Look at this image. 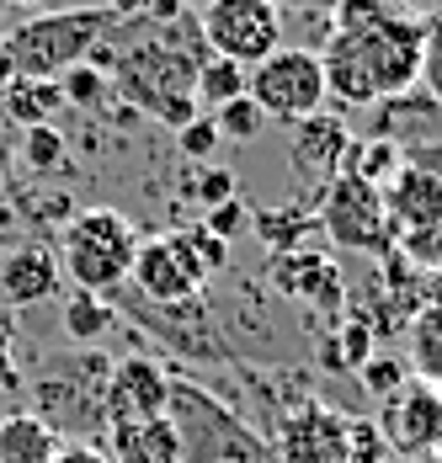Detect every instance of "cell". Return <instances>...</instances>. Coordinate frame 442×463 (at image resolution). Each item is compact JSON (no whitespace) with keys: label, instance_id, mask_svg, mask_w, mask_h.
<instances>
[{"label":"cell","instance_id":"1","mask_svg":"<svg viewBox=\"0 0 442 463\" xmlns=\"http://www.w3.org/2000/svg\"><path fill=\"white\" fill-rule=\"evenodd\" d=\"M421 33L427 22L395 5L373 27H357V33L331 27V38L320 43L325 96H336L341 107H379L389 96H405L421 80Z\"/></svg>","mask_w":442,"mask_h":463},{"label":"cell","instance_id":"2","mask_svg":"<svg viewBox=\"0 0 442 463\" xmlns=\"http://www.w3.org/2000/svg\"><path fill=\"white\" fill-rule=\"evenodd\" d=\"M123 16L112 5H64V11H38L27 22H16L5 38V59H11V75L22 80H59L64 70L86 64L91 48L101 43Z\"/></svg>","mask_w":442,"mask_h":463},{"label":"cell","instance_id":"3","mask_svg":"<svg viewBox=\"0 0 442 463\" xmlns=\"http://www.w3.org/2000/svg\"><path fill=\"white\" fill-rule=\"evenodd\" d=\"M139 240L133 219H123L118 208H81L64 219L59 230V272L75 282L81 293L96 298H112L118 288H129L133 256H139Z\"/></svg>","mask_w":442,"mask_h":463},{"label":"cell","instance_id":"4","mask_svg":"<svg viewBox=\"0 0 442 463\" xmlns=\"http://www.w3.org/2000/svg\"><path fill=\"white\" fill-rule=\"evenodd\" d=\"M166 420L181 442V463H272V442L251 431L229 405H219L208 389L171 378Z\"/></svg>","mask_w":442,"mask_h":463},{"label":"cell","instance_id":"5","mask_svg":"<svg viewBox=\"0 0 442 463\" xmlns=\"http://www.w3.org/2000/svg\"><path fill=\"white\" fill-rule=\"evenodd\" d=\"M245 96L262 107L266 123H304L314 112H325V64H320V48H299L283 43L272 48L262 64L245 70Z\"/></svg>","mask_w":442,"mask_h":463},{"label":"cell","instance_id":"6","mask_svg":"<svg viewBox=\"0 0 442 463\" xmlns=\"http://www.w3.org/2000/svg\"><path fill=\"white\" fill-rule=\"evenodd\" d=\"M197 38L214 59L251 70L272 48H283V11L272 0H203Z\"/></svg>","mask_w":442,"mask_h":463},{"label":"cell","instance_id":"7","mask_svg":"<svg viewBox=\"0 0 442 463\" xmlns=\"http://www.w3.org/2000/svg\"><path fill=\"white\" fill-rule=\"evenodd\" d=\"M320 230L341 250H362V256H389L395 250V224H389V208H384V186L362 182L352 171L320 192Z\"/></svg>","mask_w":442,"mask_h":463},{"label":"cell","instance_id":"8","mask_svg":"<svg viewBox=\"0 0 442 463\" xmlns=\"http://www.w3.org/2000/svg\"><path fill=\"white\" fill-rule=\"evenodd\" d=\"M129 288L139 298H149V304H187V298H197V293L208 288V272H203V261L192 256L187 234L171 230V234L139 240Z\"/></svg>","mask_w":442,"mask_h":463},{"label":"cell","instance_id":"9","mask_svg":"<svg viewBox=\"0 0 442 463\" xmlns=\"http://www.w3.org/2000/svg\"><path fill=\"white\" fill-rule=\"evenodd\" d=\"M352 144L357 139H352V128H347V118H336V112H314V118H304V123L288 128V160H293L299 182L320 197L336 176H347V155H352Z\"/></svg>","mask_w":442,"mask_h":463},{"label":"cell","instance_id":"10","mask_svg":"<svg viewBox=\"0 0 442 463\" xmlns=\"http://www.w3.org/2000/svg\"><path fill=\"white\" fill-rule=\"evenodd\" d=\"M347 431H352V420L336 416L320 400H310V405H299L283 420L272 458L277 463H347Z\"/></svg>","mask_w":442,"mask_h":463},{"label":"cell","instance_id":"11","mask_svg":"<svg viewBox=\"0 0 442 463\" xmlns=\"http://www.w3.org/2000/svg\"><path fill=\"white\" fill-rule=\"evenodd\" d=\"M166 394H171V373L149 357H129L107 373L101 389V426L118 420H144V416H166Z\"/></svg>","mask_w":442,"mask_h":463},{"label":"cell","instance_id":"12","mask_svg":"<svg viewBox=\"0 0 442 463\" xmlns=\"http://www.w3.org/2000/svg\"><path fill=\"white\" fill-rule=\"evenodd\" d=\"M384 405L389 411L379 420V431H384V442L395 453H427V448L442 442V394L437 389H427V383H410L405 389L399 383Z\"/></svg>","mask_w":442,"mask_h":463},{"label":"cell","instance_id":"13","mask_svg":"<svg viewBox=\"0 0 442 463\" xmlns=\"http://www.w3.org/2000/svg\"><path fill=\"white\" fill-rule=\"evenodd\" d=\"M59 256H53V245L43 240H16L5 256H0V298L11 304V309H33V304H48L53 293H59Z\"/></svg>","mask_w":442,"mask_h":463},{"label":"cell","instance_id":"14","mask_svg":"<svg viewBox=\"0 0 442 463\" xmlns=\"http://www.w3.org/2000/svg\"><path fill=\"white\" fill-rule=\"evenodd\" d=\"M384 208H389V224L395 234H421L442 224V171H427V165H410L399 160V171L384 182Z\"/></svg>","mask_w":442,"mask_h":463},{"label":"cell","instance_id":"15","mask_svg":"<svg viewBox=\"0 0 442 463\" xmlns=\"http://www.w3.org/2000/svg\"><path fill=\"white\" fill-rule=\"evenodd\" d=\"M107 458L112 463H181V442L166 416L118 420V426H107Z\"/></svg>","mask_w":442,"mask_h":463},{"label":"cell","instance_id":"16","mask_svg":"<svg viewBox=\"0 0 442 463\" xmlns=\"http://www.w3.org/2000/svg\"><path fill=\"white\" fill-rule=\"evenodd\" d=\"M59 448H64L59 426L43 420L38 411H11V416H0V463H53Z\"/></svg>","mask_w":442,"mask_h":463},{"label":"cell","instance_id":"17","mask_svg":"<svg viewBox=\"0 0 442 463\" xmlns=\"http://www.w3.org/2000/svg\"><path fill=\"white\" fill-rule=\"evenodd\" d=\"M59 107H64L59 80H22V75H11V80L0 86V112H5L11 123H22V128H43V123H53Z\"/></svg>","mask_w":442,"mask_h":463},{"label":"cell","instance_id":"18","mask_svg":"<svg viewBox=\"0 0 442 463\" xmlns=\"http://www.w3.org/2000/svg\"><path fill=\"white\" fill-rule=\"evenodd\" d=\"M410 373H416V383L442 394V298L410 315Z\"/></svg>","mask_w":442,"mask_h":463},{"label":"cell","instance_id":"19","mask_svg":"<svg viewBox=\"0 0 442 463\" xmlns=\"http://www.w3.org/2000/svg\"><path fill=\"white\" fill-rule=\"evenodd\" d=\"M235 96H245V70L240 64H229V59H203V70H197V86H192V101H197V112H219L229 107Z\"/></svg>","mask_w":442,"mask_h":463},{"label":"cell","instance_id":"20","mask_svg":"<svg viewBox=\"0 0 442 463\" xmlns=\"http://www.w3.org/2000/svg\"><path fill=\"white\" fill-rule=\"evenodd\" d=\"M107 325H112V304L107 298H96V293H70V304H64V335L70 341H81V346H91V341H101L107 335Z\"/></svg>","mask_w":442,"mask_h":463},{"label":"cell","instance_id":"21","mask_svg":"<svg viewBox=\"0 0 442 463\" xmlns=\"http://www.w3.org/2000/svg\"><path fill=\"white\" fill-rule=\"evenodd\" d=\"M22 165L33 171V176H53V171H64V134L43 123V128H22Z\"/></svg>","mask_w":442,"mask_h":463},{"label":"cell","instance_id":"22","mask_svg":"<svg viewBox=\"0 0 442 463\" xmlns=\"http://www.w3.org/2000/svg\"><path fill=\"white\" fill-rule=\"evenodd\" d=\"M112 91V80L96 70V64H75V70H64L59 75V96H64V107H81V112H96L101 101Z\"/></svg>","mask_w":442,"mask_h":463},{"label":"cell","instance_id":"23","mask_svg":"<svg viewBox=\"0 0 442 463\" xmlns=\"http://www.w3.org/2000/svg\"><path fill=\"white\" fill-rule=\"evenodd\" d=\"M251 224L262 230V240L272 245V250H293V245H299V234H314V219L304 213V208H283V213H256Z\"/></svg>","mask_w":442,"mask_h":463},{"label":"cell","instance_id":"24","mask_svg":"<svg viewBox=\"0 0 442 463\" xmlns=\"http://www.w3.org/2000/svg\"><path fill=\"white\" fill-rule=\"evenodd\" d=\"M214 123H219V139H235V144H251L266 128L262 107H256L251 96H235L229 107H219V112H214Z\"/></svg>","mask_w":442,"mask_h":463},{"label":"cell","instance_id":"25","mask_svg":"<svg viewBox=\"0 0 442 463\" xmlns=\"http://www.w3.org/2000/svg\"><path fill=\"white\" fill-rule=\"evenodd\" d=\"M421 86L442 107V11L427 16V33H421Z\"/></svg>","mask_w":442,"mask_h":463},{"label":"cell","instance_id":"26","mask_svg":"<svg viewBox=\"0 0 442 463\" xmlns=\"http://www.w3.org/2000/svg\"><path fill=\"white\" fill-rule=\"evenodd\" d=\"M379 16H389V0H336V5H331V27H336V33L373 27Z\"/></svg>","mask_w":442,"mask_h":463},{"label":"cell","instance_id":"27","mask_svg":"<svg viewBox=\"0 0 442 463\" xmlns=\"http://www.w3.org/2000/svg\"><path fill=\"white\" fill-rule=\"evenodd\" d=\"M357 373H362V389H368L373 400H389L399 383H405V363H395V357H368Z\"/></svg>","mask_w":442,"mask_h":463},{"label":"cell","instance_id":"28","mask_svg":"<svg viewBox=\"0 0 442 463\" xmlns=\"http://www.w3.org/2000/svg\"><path fill=\"white\" fill-rule=\"evenodd\" d=\"M181 234H187V245H192V256L203 261V272H208V278H219L224 267H229V240L208 234L203 224H192V230H181Z\"/></svg>","mask_w":442,"mask_h":463},{"label":"cell","instance_id":"29","mask_svg":"<svg viewBox=\"0 0 442 463\" xmlns=\"http://www.w3.org/2000/svg\"><path fill=\"white\" fill-rule=\"evenodd\" d=\"M177 144H181V155H192V160H208L214 149H219V123L203 112V118H192L187 128H177Z\"/></svg>","mask_w":442,"mask_h":463},{"label":"cell","instance_id":"30","mask_svg":"<svg viewBox=\"0 0 442 463\" xmlns=\"http://www.w3.org/2000/svg\"><path fill=\"white\" fill-rule=\"evenodd\" d=\"M384 453H389L384 431L373 420H352V431H347V463H379Z\"/></svg>","mask_w":442,"mask_h":463},{"label":"cell","instance_id":"31","mask_svg":"<svg viewBox=\"0 0 442 463\" xmlns=\"http://www.w3.org/2000/svg\"><path fill=\"white\" fill-rule=\"evenodd\" d=\"M368 357H373L368 325H347V330H341V346H331V368H362Z\"/></svg>","mask_w":442,"mask_h":463},{"label":"cell","instance_id":"32","mask_svg":"<svg viewBox=\"0 0 442 463\" xmlns=\"http://www.w3.org/2000/svg\"><path fill=\"white\" fill-rule=\"evenodd\" d=\"M245 203L240 197H229V203H219V208H208V219H203V230L208 234H219V240H229V234H240L245 230Z\"/></svg>","mask_w":442,"mask_h":463},{"label":"cell","instance_id":"33","mask_svg":"<svg viewBox=\"0 0 442 463\" xmlns=\"http://www.w3.org/2000/svg\"><path fill=\"white\" fill-rule=\"evenodd\" d=\"M229 197H235V176H229V171H203V176H197V203H203V208H219Z\"/></svg>","mask_w":442,"mask_h":463},{"label":"cell","instance_id":"34","mask_svg":"<svg viewBox=\"0 0 442 463\" xmlns=\"http://www.w3.org/2000/svg\"><path fill=\"white\" fill-rule=\"evenodd\" d=\"M53 463H112V458H107L101 442H64V448L53 453Z\"/></svg>","mask_w":442,"mask_h":463},{"label":"cell","instance_id":"35","mask_svg":"<svg viewBox=\"0 0 442 463\" xmlns=\"http://www.w3.org/2000/svg\"><path fill=\"white\" fill-rule=\"evenodd\" d=\"M277 11H320V16H331V5L336 0H272Z\"/></svg>","mask_w":442,"mask_h":463},{"label":"cell","instance_id":"36","mask_svg":"<svg viewBox=\"0 0 442 463\" xmlns=\"http://www.w3.org/2000/svg\"><path fill=\"white\" fill-rule=\"evenodd\" d=\"M389 5H395V11H410V16H416V11H427L432 0H389Z\"/></svg>","mask_w":442,"mask_h":463}]
</instances>
